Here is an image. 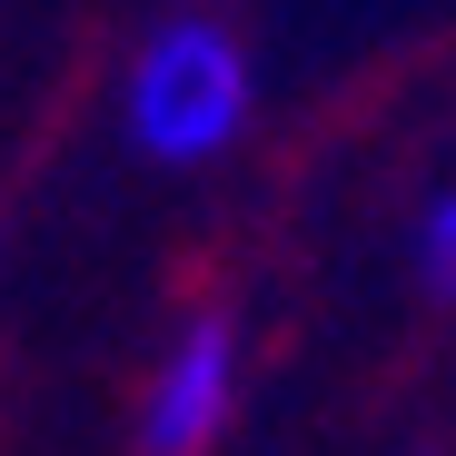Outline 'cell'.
<instances>
[{"instance_id":"cell-1","label":"cell","mask_w":456,"mask_h":456,"mask_svg":"<svg viewBox=\"0 0 456 456\" xmlns=\"http://www.w3.org/2000/svg\"><path fill=\"white\" fill-rule=\"evenodd\" d=\"M248 110H258V60H248V40L218 11L159 20L129 50V69H119V129L159 169H199L218 149H239Z\"/></svg>"},{"instance_id":"cell-2","label":"cell","mask_w":456,"mask_h":456,"mask_svg":"<svg viewBox=\"0 0 456 456\" xmlns=\"http://www.w3.org/2000/svg\"><path fill=\"white\" fill-rule=\"evenodd\" d=\"M248 387V328L228 297H199V308L169 328V347L149 357V387H139V456H208L239 417Z\"/></svg>"},{"instance_id":"cell-3","label":"cell","mask_w":456,"mask_h":456,"mask_svg":"<svg viewBox=\"0 0 456 456\" xmlns=\"http://www.w3.org/2000/svg\"><path fill=\"white\" fill-rule=\"evenodd\" d=\"M417 278H427V297L456 308V189H436L417 208Z\"/></svg>"}]
</instances>
